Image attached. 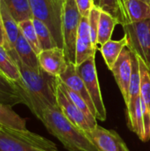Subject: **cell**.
<instances>
[{"instance_id":"obj_23","label":"cell","mask_w":150,"mask_h":151,"mask_svg":"<svg viewBox=\"0 0 150 151\" xmlns=\"http://www.w3.org/2000/svg\"><path fill=\"white\" fill-rule=\"evenodd\" d=\"M118 24V21L114 17L101 11L97 32V43L103 45L105 42L110 41L111 39L113 30Z\"/></svg>"},{"instance_id":"obj_10","label":"cell","mask_w":150,"mask_h":151,"mask_svg":"<svg viewBox=\"0 0 150 151\" xmlns=\"http://www.w3.org/2000/svg\"><path fill=\"white\" fill-rule=\"evenodd\" d=\"M57 100L58 107L61 110V111L74 126L84 131L86 134L94 129L88 122L86 115L68 97V96L65 94V92L59 85V82L57 88Z\"/></svg>"},{"instance_id":"obj_5","label":"cell","mask_w":150,"mask_h":151,"mask_svg":"<svg viewBox=\"0 0 150 151\" xmlns=\"http://www.w3.org/2000/svg\"><path fill=\"white\" fill-rule=\"evenodd\" d=\"M127 38V48L150 68V19L122 26Z\"/></svg>"},{"instance_id":"obj_8","label":"cell","mask_w":150,"mask_h":151,"mask_svg":"<svg viewBox=\"0 0 150 151\" xmlns=\"http://www.w3.org/2000/svg\"><path fill=\"white\" fill-rule=\"evenodd\" d=\"M111 71L112 72L126 105L129 100V87L132 75L131 50L127 47L123 49Z\"/></svg>"},{"instance_id":"obj_15","label":"cell","mask_w":150,"mask_h":151,"mask_svg":"<svg viewBox=\"0 0 150 151\" xmlns=\"http://www.w3.org/2000/svg\"><path fill=\"white\" fill-rule=\"evenodd\" d=\"M93 5L102 12H107L114 17L118 24L123 26L129 23L124 0H92Z\"/></svg>"},{"instance_id":"obj_16","label":"cell","mask_w":150,"mask_h":151,"mask_svg":"<svg viewBox=\"0 0 150 151\" xmlns=\"http://www.w3.org/2000/svg\"><path fill=\"white\" fill-rule=\"evenodd\" d=\"M14 49L19 57V61H21L24 65L34 69L41 67L39 64L38 55L35 53L32 46L23 36L21 32L16 41Z\"/></svg>"},{"instance_id":"obj_18","label":"cell","mask_w":150,"mask_h":151,"mask_svg":"<svg viewBox=\"0 0 150 151\" xmlns=\"http://www.w3.org/2000/svg\"><path fill=\"white\" fill-rule=\"evenodd\" d=\"M126 46H127V38L126 36H124L122 39L118 41L111 39L103 45H101L100 51L103 55L105 64L107 65L110 70L114 65L115 62L117 61L123 49L126 48Z\"/></svg>"},{"instance_id":"obj_2","label":"cell","mask_w":150,"mask_h":151,"mask_svg":"<svg viewBox=\"0 0 150 151\" xmlns=\"http://www.w3.org/2000/svg\"><path fill=\"white\" fill-rule=\"evenodd\" d=\"M50 134L69 151H100L88 134L74 126L59 107L48 108L40 119Z\"/></svg>"},{"instance_id":"obj_14","label":"cell","mask_w":150,"mask_h":151,"mask_svg":"<svg viewBox=\"0 0 150 151\" xmlns=\"http://www.w3.org/2000/svg\"><path fill=\"white\" fill-rule=\"evenodd\" d=\"M0 13L2 17V21L4 24V32L6 35L7 42L9 43L10 49H11V57L17 61L19 59V57L15 51V43L16 41L20 34V30L19 27V23L16 22V20L13 19L11 14L10 13L9 10L7 9L5 4L3 0L0 2Z\"/></svg>"},{"instance_id":"obj_17","label":"cell","mask_w":150,"mask_h":151,"mask_svg":"<svg viewBox=\"0 0 150 151\" xmlns=\"http://www.w3.org/2000/svg\"><path fill=\"white\" fill-rule=\"evenodd\" d=\"M0 103L14 106L23 104V99L19 94L17 85L7 79L0 72Z\"/></svg>"},{"instance_id":"obj_34","label":"cell","mask_w":150,"mask_h":151,"mask_svg":"<svg viewBox=\"0 0 150 151\" xmlns=\"http://www.w3.org/2000/svg\"><path fill=\"white\" fill-rule=\"evenodd\" d=\"M0 2H1V0H0Z\"/></svg>"},{"instance_id":"obj_19","label":"cell","mask_w":150,"mask_h":151,"mask_svg":"<svg viewBox=\"0 0 150 151\" xmlns=\"http://www.w3.org/2000/svg\"><path fill=\"white\" fill-rule=\"evenodd\" d=\"M0 72L15 84L20 81V73L17 61L0 45Z\"/></svg>"},{"instance_id":"obj_25","label":"cell","mask_w":150,"mask_h":151,"mask_svg":"<svg viewBox=\"0 0 150 151\" xmlns=\"http://www.w3.org/2000/svg\"><path fill=\"white\" fill-rule=\"evenodd\" d=\"M59 85L61 86V88H63V90L65 92V94L68 96V97L73 102V104L86 115L88 122L90 123V125L92 126L93 128H95L96 126H97V123H96V118L95 117V115L92 113V111H90L88 105L87 104V103L85 102V100L80 96H79L78 94H76L74 91H72V89H70L69 88H67L64 83H62L60 81H59Z\"/></svg>"},{"instance_id":"obj_22","label":"cell","mask_w":150,"mask_h":151,"mask_svg":"<svg viewBox=\"0 0 150 151\" xmlns=\"http://www.w3.org/2000/svg\"><path fill=\"white\" fill-rule=\"evenodd\" d=\"M10 13L19 23L23 20L33 19V13L29 0H3Z\"/></svg>"},{"instance_id":"obj_4","label":"cell","mask_w":150,"mask_h":151,"mask_svg":"<svg viewBox=\"0 0 150 151\" xmlns=\"http://www.w3.org/2000/svg\"><path fill=\"white\" fill-rule=\"evenodd\" d=\"M65 0H29L33 17L42 20L50 29L58 48L64 49L63 15Z\"/></svg>"},{"instance_id":"obj_9","label":"cell","mask_w":150,"mask_h":151,"mask_svg":"<svg viewBox=\"0 0 150 151\" xmlns=\"http://www.w3.org/2000/svg\"><path fill=\"white\" fill-rule=\"evenodd\" d=\"M87 134L100 151H130L120 135L114 130H108L97 125Z\"/></svg>"},{"instance_id":"obj_1","label":"cell","mask_w":150,"mask_h":151,"mask_svg":"<svg viewBox=\"0 0 150 151\" xmlns=\"http://www.w3.org/2000/svg\"><path fill=\"white\" fill-rule=\"evenodd\" d=\"M17 64L20 73V81L16 83L19 94L30 111L40 119L48 108L58 107L57 94L59 79L43 69L31 68L19 59Z\"/></svg>"},{"instance_id":"obj_12","label":"cell","mask_w":150,"mask_h":151,"mask_svg":"<svg viewBox=\"0 0 150 151\" xmlns=\"http://www.w3.org/2000/svg\"><path fill=\"white\" fill-rule=\"evenodd\" d=\"M95 51L96 49L92 43L88 18L81 17L76 41L75 65H80L91 57H95Z\"/></svg>"},{"instance_id":"obj_31","label":"cell","mask_w":150,"mask_h":151,"mask_svg":"<svg viewBox=\"0 0 150 151\" xmlns=\"http://www.w3.org/2000/svg\"><path fill=\"white\" fill-rule=\"evenodd\" d=\"M78 10L82 17H88L91 9L93 8L92 0H75Z\"/></svg>"},{"instance_id":"obj_21","label":"cell","mask_w":150,"mask_h":151,"mask_svg":"<svg viewBox=\"0 0 150 151\" xmlns=\"http://www.w3.org/2000/svg\"><path fill=\"white\" fill-rule=\"evenodd\" d=\"M0 127L10 129L26 130V120L18 115L11 106L0 103Z\"/></svg>"},{"instance_id":"obj_30","label":"cell","mask_w":150,"mask_h":151,"mask_svg":"<svg viewBox=\"0 0 150 151\" xmlns=\"http://www.w3.org/2000/svg\"><path fill=\"white\" fill-rule=\"evenodd\" d=\"M141 109H142V117H143V127H144V135L143 142H148L150 139V111L145 104L144 101L141 97Z\"/></svg>"},{"instance_id":"obj_32","label":"cell","mask_w":150,"mask_h":151,"mask_svg":"<svg viewBox=\"0 0 150 151\" xmlns=\"http://www.w3.org/2000/svg\"><path fill=\"white\" fill-rule=\"evenodd\" d=\"M0 45L3 46L10 54L11 52V49L9 46V43L7 42V38H6V35L4 32V24L2 21V17H1V13H0Z\"/></svg>"},{"instance_id":"obj_27","label":"cell","mask_w":150,"mask_h":151,"mask_svg":"<svg viewBox=\"0 0 150 151\" xmlns=\"http://www.w3.org/2000/svg\"><path fill=\"white\" fill-rule=\"evenodd\" d=\"M138 59L141 74V97L150 111V68L139 57Z\"/></svg>"},{"instance_id":"obj_6","label":"cell","mask_w":150,"mask_h":151,"mask_svg":"<svg viewBox=\"0 0 150 151\" xmlns=\"http://www.w3.org/2000/svg\"><path fill=\"white\" fill-rule=\"evenodd\" d=\"M81 17L75 0H65L62 24L64 51L68 62L74 65L76 58V41Z\"/></svg>"},{"instance_id":"obj_28","label":"cell","mask_w":150,"mask_h":151,"mask_svg":"<svg viewBox=\"0 0 150 151\" xmlns=\"http://www.w3.org/2000/svg\"><path fill=\"white\" fill-rule=\"evenodd\" d=\"M100 15H101V10L93 6V8L91 9V11L89 12V16L88 17L92 43L96 50H97V44H98L97 43V32H98V25H99Z\"/></svg>"},{"instance_id":"obj_13","label":"cell","mask_w":150,"mask_h":151,"mask_svg":"<svg viewBox=\"0 0 150 151\" xmlns=\"http://www.w3.org/2000/svg\"><path fill=\"white\" fill-rule=\"evenodd\" d=\"M58 79L67 88H69L70 89L74 91L76 94L80 96L85 100V102L88 105L90 111H92V113L96 118L95 107L94 103L92 101V98H91V96H90V95H89V93H88V91L85 86L84 81H82L81 77L78 74V73L76 71L75 65L68 62V66H67L66 70L62 74H60L58 76Z\"/></svg>"},{"instance_id":"obj_26","label":"cell","mask_w":150,"mask_h":151,"mask_svg":"<svg viewBox=\"0 0 150 151\" xmlns=\"http://www.w3.org/2000/svg\"><path fill=\"white\" fill-rule=\"evenodd\" d=\"M19 27L21 34L28 42V43L32 46L35 53L39 55L40 52L42 51V49L38 41V37H37V34H36L34 23H33V19H26V20L19 22Z\"/></svg>"},{"instance_id":"obj_11","label":"cell","mask_w":150,"mask_h":151,"mask_svg":"<svg viewBox=\"0 0 150 151\" xmlns=\"http://www.w3.org/2000/svg\"><path fill=\"white\" fill-rule=\"evenodd\" d=\"M38 59L42 69L57 77L62 74L68 66V60L64 49L58 47L42 50L38 55Z\"/></svg>"},{"instance_id":"obj_20","label":"cell","mask_w":150,"mask_h":151,"mask_svg":"<svg viewBox=\"0 0 150 151\" xmlns=\"http://www.w3.org/2000/svg\"><path fill=\"white\" fill-rule=\"evenodd\" d=\"M125 7L129 22H138L150 19V4L143 0H126Z\"/></svg>"},{"instance_id":"obj_33","label":"cell","mask_w":150,"mask_h":151,"mask_svg":"<svg viewBox=\"0 0 150 151\" xmlns=\"http://www.w3.org/2000/svg\"><path fill=\"white\" fill-rule=\"evenodd\" d=\"M124 1H126V0H124ZM143 1H145V2H147V3L150 4V0H143Z\"/></svg>"},{"instance_id":"obj_3","label":"cell","mask_w":150,"mask_h":151,"mask_svg":"<svg viewBox=\"0 0 150 151\" xmlns=\"http://www.w3.org/2000/svg\"><path fill=\"white\" fill-rule=\"evenodd\" d=\"M0 151H59L57 145L37 134L26 130L0 127Z\"/></svg>"},{"instance_id":"obj_29","label":"cell","mask_w":150,"mask_h":151,"mask_svg":"<svg viewBox=\"0 0 150 151\" xmlns=\"http://www.w3.org/2000/svg\"><path fill=\"white\" fill-rule=\"evenodd\" d=\"M139 138L142 141L144 135V127H143V117H142V109L141 103V96L137 99L135 104V132Z\"/></svg>"},{"instance_id":"obj_24","label":"cell","mask_w":150,"mask_h":151,"mask_svg":"<svg viewBox=\"0 0 150 151\" xmlns=\"http://www.w3.org/2000/svg\"><path fill=\"white\" fill-rule=\"evenodd\" d=\"M33 23L37 34L38 41L42 50L57 47L49 27L42 20L36 18H33Z\"/></svg>"},{"instance_id":"obj_7","label":"cell","mask_w":150,"mask_h":151,"mask_svg":"<svg viewBox=\"0 0 150 151\" xmlns=\"http://www.w3.org/2000/svg\"><path fill=\"white\" fill-rule=\"evenodd\" d=\"M76 66L78 74L81 77L85 86L92 98L96 111V119L104 121L107 118L106 109L102 97L101 88L97 77L95 57H91Z\"/></svg>"}]
</instances>
